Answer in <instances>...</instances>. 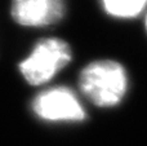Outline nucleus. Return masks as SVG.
Returning <instances> with one entry per match:
<instances>
[{
    "mask_svg": "<svg viewBox=\"0 0 147 146\" xmlns=\"http://www.w3.org/2000/svg\"><path fill=\"white\" fill-rule=\"evenodd\" d=\"M80 91L99 107L116 106L128 88L125 69L116 61L102 59L89 64L79 78Z\"/></svg>",
    "mask_w": 147,
    "mask_h": 146,
    "instance_id": "obj_1",
    "label": "nucleus"
},
{
    "mask_svg": "<svg viewBox=\"0 0 147 146\" xmlns=\"http://www.w3.org/2000/svg\"><path fill=\"white\" fill-rule=\"evenodd\" d=\"M146 28H147V16H146Z\"/></svg>",
    "mask_w": 147,
    "mask_h": 146,
    "instance_id": "obj_6",
    "label": "nucleus"
},
{
    "mask_svg": "<svg viewBox=\"0 0 147 146\" xmlns=\"http://www.w3.org/2000/svg\"><path fill=\"white\" fill-rule=\"evenodd\" d=\"M71 49L65 40L41 39L30 56L20 64V71L31 85H40L63 69L71 61Z\"/></svg>",
    "mask_w": 147,
    "mask_h": 146,
    "instance_id": "obj_2",
    "label": "nucleus"
},
{
    "mask_svg": "<svg viewBox=\"0 0 147 146\" xmlns=\"http://www.w3.org/2000/svg\"><path fill=\"white\" fill-rule=\"evenodd\" d=\"M32 109L39 118L51 122H81L86 118L75 93L66 87L41 92L34 100Z\"/></svg>",
    "mask_w": 147,
    "mask_h": 146,
    "instance_id": "obj_3",
    "label": "nucleus"
},
{
    "mask_svg": "<svg viewBox=\"0 0 147 146\" xmlns=\"http://www.w3.org/2000/svg\"><path fill=\"white\" fill-rule=\"evenodd\" d=\"M102 4L105 10L114 17L133 18L145 9L147 0H102Z\"/></svg>",
    "mask_w": 147,
    "mask_h": 146,
    "instance_id": "obj_5",
    "label": "nucleus"
},
{
    "mask_svg": "<svg viewBox=\"0 0 147 146\" xmlns=\"http://www.w3.org/2000/svg\"><path fill=\"white\" fill-rule=\"evenodd\" d=\"M12 18L28 27L57 23L65 16L63 0H12Z\"/></svg>",
    "mask_w": 147,
    "mask_h": 146,
    "instance_id": "obj_4",
    "label": "nucleus"
}]
</instances>
